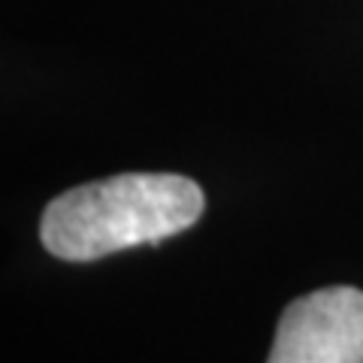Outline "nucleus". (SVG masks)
Returning a JSON list of instances; mask_svg holds the SVG:
<instances>
[{
	"label": "nucleus",
	"mask_w": 363,
	"mask_h": 363,
	"mask_svg": "<svg viewBox=\"0 0 363 363\" xmlns=\"http://www.w3.org/2000/svg\"><path fill=\"white\" fill-rule=\"evenodd\" d=\"M206 209L203 188L179 173H121L85 182L43 209V248L70 264L155 245L194 227Z\"/></svg>",
	"instance_id": "1"
},
{
	"label": "nucleus",
	"mask_w": 363,
	"mask_h": 363,
	"mask_svg": "<svg viewBox=\"0 0 363 363\" xmlns=\"http://www.w3.org/2000/svg\"><path fill=\"white\" fill-rule=\"evenodd\" d=\"M267 363H363V291L336 285L288 303Z\"/></svg>",
	"instance_id": "2"
}]
</instances>
